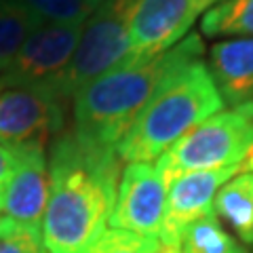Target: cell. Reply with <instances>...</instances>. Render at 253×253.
Returning <instances> with one entry per match:
<instances>
[{
    "label": "cell",
    "instance_id": "obj_12",
    "mask_svg": "<svg viewBox=\"0 0 253 253\" xmlns=\"http://www.w3.org/2000/svg\"><path fill=\"white\" fill-rule=\"evenodd\" d=\"M209 72L224 104L253 101V38L219 41L209 51Z\"/></svg>",
    "mask_w": 253,
    "mask_h": 253
},
{
    "label": "cell",
    "instance_id": "obj_11",
    "mask_svg": "<svg viewBox=\"0 0 253 253\" xmlns=\"http://www.w3.org/2000/svg\"><path fill=\"white\" fill-rule=\"evenodd\" d=\"M13 150L17 154V165L6 186L0 211L19 224L41 228L49 199V165L44 148L23 146Z\"/></svg>",
    "mask_w": 253,
    "mask_h": 253
},
{
    "label": "cell",
    "instance_id": "obj_18",
    "mask_svg": "<svg viewBox=\"0 0 253 253\" xmlns=\"http://www.w3.org/2000/svg\"><path fill=\"white\" fill-rule=\"evenodd\" d=\"M86 253H179V249L154 236H141L112 228L101 234Z\"/></svg>",
    "mask_w": 253,
    "mask_h": 253
},
{
    "label": "cell",
    "instance_id": "obj_19",
    "mask_svg": "<svg viewBox=\"0 0 253 253\" xmlns=\"http://www.w3.org/2000/svg\"><path fill=\"white\" fill-rule=\"evenodd\" d=\"M0 253H46L41 228L0 217Z\"/></svg>",
    "mask_w": 253,
    "mask_h": 253
},
{
    "label": "cell",
    "instance_id": "obj_9",
    "mask_svg": "<svg viewBox=\"0 0 253 253\" xmlns=\"http://www.w3.org/2000/svg\"><path fill=\"white\" fill-rule=\"evenodd\" d=\"M63 104L51 91L4 86L0 91V144L44 148L63 129Z\"/></svg>",
    "mask_w": 253,
    "mask_h": 253
},
{
    "label": "cell",
    "instance_id": "obj_20",
    "mask_svg": "<svg viewBox=\"0 0 253 253\" xmlns=\"http://www.w3.org/2000/svg\"><path fill=\"white\" fill-rule=\"evenodd\" d=\"M15 165H17L15 150L0 144V209H2V199H4L6 186H9V179L15 171Z\"/></svg>",
    "mask_w": 253,
    "mask_h": 253
},
{
    "label": "cell",
    "instance_id": "obj_14",
    "mask_svg": "<svg viewBox=\"0 0 253 253\" xmlns=\"http://www.w3.org/2000/svg\"><path fill=\"white\" fill-rule=\"evenodd\" d=\"M179 253H247V247L236 241L219 224L215 211L209 209L188 224L179 241Z\"/></svg>",
    "mask_w": 253,
    "mask_h": 253
},
{
    "label": "cell",
    "instance_id": "obj_7",
    "mask_svg": "<svg viewBox=\"0 0 253 253\" xmlns=\"http://www.w3.org/2000/svg\"><path fill=\"white\" fill-rule=\"evenodd\" d=\"M221 0H133L129 9L131 59H148L173 49L192 23Z\"/></svg>",
    "mask_w": 253,
    "mask_h": 253
},
{
    "label": "cell",
    "instance_id": "obj_5",
    "mask_svg": "<svg viewBox=\"0 0 253 253\" xmlns=\"http://www.w3.org/2000/svg\"><path fill=\"white\" fill-rule=\"evenodd\" d=\"M131 4L133 0H104L83 23L81 38L59 84V97L63 101L72 99L95 78L133 61L129 42Z\"/></svg>",
    "mask_w": 253,
    "mask_h": 253
},
{
    "label": "cell",
    "instance_id": "obj_4",
    "mask_svg": "<svg viewBox=\"0 0 253 253\" xmlns=\"http://www.w3.org/2000/svg\"><path fill=\"white\" fill-rule=\"evenodd\" d=\"M158 165L169 179L230 165H245L253 171V101L205 118L158 158Z\"/></svg>",
    "mask_w": 253,
    "mask_h": 253
},
{
    "label": "cell",
    "instance_id": "obj_13",
    "mask_svg": "<svg viewBox=\"0 0 253 253\" xmlns=\"http://www.w3.org/2000/svg\"><path fill=\"white\" fill-rule=\"evenodd\" d=\"M213 211L245 243H253V171L239 173L217 190Z\"/></svg>",
    "mask_w": 253,
    "mask_h": 253
},
{
    "label": "cell",
    "instance_id": "obj_16",
    "mask_svg": "<svg viewBox=\"0 0 253 253\" xmlns=\"http://www.w3.org/2000/svg\"><path fill=\"white\" fill-rule=\"evenodd\" d=\"M205 36H251L253 38V0H221L203 15Z\"/></svg>",
    "mask_w": 253,
    "mask_h": 253
},
{
    "label": "cell",
    "instance_id": "obj_1",
    "mask_svg": "<svg viewBox=\"0 0 253 253\" xmlns=\"http://www.w3.org/2000/svg\"><path fill=\"white\" fill-rule=\"evenodd\" d=\"M49 199L41 221L46 253H86L112 215L121 158L112 148L78 141L72 131L51 141Z\"/></svg>",
    "mask_w": 253,
    "mask_h": 253
},
{
    "label": "cell",
    "instance_id": "obj_2",
    "mask_svg": "<svg viewBox=\"0 0 253 253\" xmlns=\"http://www.w3.org/2000/svg\"><path fill=\"white\" fill-rule=\"evenodd\" d=\"M203 53L201 36L190 34L169 51L123 63L84 84L72 97V135L86 146L116 150L163 78L181 63L203 59Z\"/></svg>",
    "mask_w": 253,
    "mask_h": 253
},
{
    "label": "cell",
    "instance_id": "obj_17",
    "mask_svg": "<svg viewBox=\"0 0 253 253\" xmlns=\"http://www.w3.org/2000/svg\"><path fill=\"white\" fill-rule=\"evenodd\" d=\"M15 2L26 6L41 21L83 26L104 0H15Z\"/></svg>",
    "mask_w": 253,
    "mask_h": 253
},
{
    "label": "cell",
    "instance_id": "obj_6",
    "mask_svg": "<svg viewBox=\"0 0 253 253\" xmlns=\"http://www.w3.org/2000/svg\"><path fill=\"white\" fill-rule=\"evenodd\" d=\"M81 32L83 26H72V23L42 21L41 26H36L21 44L9 70L2 74L4 86L42 89L59 97L61 78L74 55Z\"/></svg>",
    "mask_w": 253,
    "mask_h": 253
},
{
    "label": "cell",
    "instance_id": "obj_21",
    "mask_svg": "<svg viewBox=\"0 0 253 253\" xmlns=\"http://www.w3.org/2000/svg\"><path fill=\"white\" fill-rule=\"evenodd\" d=\"M4 89V83H2V76H0V91Z\"/></svg>",
    "mask_w": 253,
    "mask_h": 253
},
{
    "label": "cell",
    "instance_id": "obj_10",
    "mask_svg": "<svg viewBox=\"0 0 253 253\" xmlns=\"http://www.w3.org/2000/svg\"><path fill=\"white\" fill-rule=\"evenodd\" d=\"M239 173H247L245 165H230L209 171H188L169 179L167 205H165V219L161 241L179 249L181 234L190 221L213 209V199L217 190Z\"/></svg>",
    "mask_w": 253,
    "mask_h": 253
},
{
    "label": "cell",
    "instance_id": "obj_15",
    "mask_svg": "<svg viewBox=\"0 0 253 253\" xmlns=\"http://www.w3.org/2000/svg\"><path fill=\"white\" fill-rule=\"evenodd\" d=\"M41 19L15 0H0V76L17 57L21 44L41 26Z\"/></svg>",
    "mask_w": 253,
    "mask_h": 253
},
{
    "label": "cell",
    "instance_id": "obj_3",
    "mask_svg": "<svg viewBox=\"0 0 253 253\" xmlns=\"http://www.w3.org/2000/svg\"><path fill=\"white\" fill-rule=\"evenodd\" d=\"M224 108L207 63L192 59L173 68L141 108L135 123L116 144L121 163L161 158L190 129Z\"/></svg>",
    "mask_w": 253,
    "mask_h": 253
},
{
    "label": "cell",
    "instance_id": "obj_8",
    "mask_svg": "<svg viewBox=\"0 0 253 253\" xmlns=\"http://www.w3.org/2000/svg\"><path fill=\"white\" fill-rule=\"evenodd\" d=\"M169 177L156 163H126L118 177L110 224L116 230L161 239Z\"/></svg>",
    "mask_w": 253,
    "mask_h": 253
}]
</instances>
